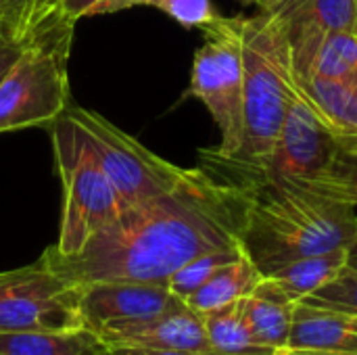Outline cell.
Instances as JSON below:
<instances>
[{"label": "cell", "instance_id": "24", "mask_svg": "<svg viewBox=\"0 0 357 355\" xmlns=\"http://www.w3.org/2000/svg\"><path fill=\"white\" fill-rule=\"evenodd\" d=\"M301 303L357 316V270L345 266L331 282H326L314 295L301 299Z\"/></svg>", "mask_w": 357, "mask_h": 355}, {"label": "cell", "instance_id": "11", "mask_svg": "<svg viewBox=\"0 0 357 355\" xmlns=\"http://www.w3.org/2000/svg\"><path fill=\"white\" fill-rule=\"evenodd\" d=\"M109 349L115 347H159V349H182V352H199L213 354L203 316L190 310L186 303L180 308L128 326H119L107 333L96 335Z\"/></svg>", "mask_w": 357, "mask_h": 355}, {"label": "cell", "instance_id": "17", "mask_svg": "<svg viewBox=\"0 0 357 355\" xmlns=\"http://www.w3.org/2000/svg\"><path fill=\"white\" fill-rule=\"evenodd\" d=\"M347 264V249H337L320 255H310L295 259L266 274L291 301H301L331 282Z\"/></svg>", "mask_w": 357, "mask_h": 355}, {"label": "cell", "instance_id": "20", "mask_svg": "<svg viewBox=\"0 0 357 355\" xmlns=\"http://www.w3.org/2000/svg\"><path fill=\"white\" fill-rule=\"evenodd\" d=\"M310 73L357 84V31H335L318 48Z\"/></svg>", "mask_w": 357, "mask_h": 355}, {"label": "cell", "instance_id": "14", "mask_svg": "<svg viewBox=\"0 0 357 355\" xmlns=\"http://www.w3.org/2000/svg\"><path fill=\"white\" fill-rule=\"evenodd\" d=\"M241 312L259 345L276 349L278 354L287 349L295 301H291L276 282L261 276L257 287L241 299Z\"/></svg>", "mask_w": 357, "mask_h": 355}, {"label": "cell", "instance_id": "2", "mask_svg": "<svg viewBox=\"0 0 357 355\" xmlns=\"http://www.w3.org/2000/svg\"><path fill=\"white\" fill-rule=\"evenodd\" d=\"M201 165L232 188L236 239L261 276L301 257L347 249L357 236L356 207L297 180L218 151H203Z\"/></svg>", "mask_w": 357, "mask_h": 355}, {"label": "cell", "instance_id": "10", "mask_svg": "<svg viewBox=\"0 0 357 355\" xmlns=\"http://www.w3.org/2000/svg\"><path fill=\"white\" fill-rule=\"evenodd\" d=\"M82 314L86 331L100 335L119 326L159 318L184 301L167 285L105 280L82 287Z\"/></svg>", "mask_w": 357, "mask_h": 355}, {"label": "cell", "instance_id": "12", "mask_svg": "<svg viewBox=\"0 0 357 355\" xmlns=\"http://www.w3.org/2000/svg\"><path fill=\"white\" fill-rule=\"evenodd\" d=\"M293 71L307 75L322 42L335 31H357L356 0H307L284 21Z\"/></svg>", "mask_w": 357, "mask_h": 355}, {"label": "cell", "instance_id": "1", "mask_svg": "<svg viewBox=\"0 0 357 355\" xmlns=\"http://www.w3.org/2000/svg\"><path fill=\"white\" fill-rule=\"evenodd\" d=\"M236 226L232 188L201 165L169 192L123 209L79 253L63 257L48 247L42 257L79 287L105 280L167 285L197 255L241 249Z\"/></svg>", "mask_w": 357, "mask_h": 355}, {"label": "cell", "instance_id": "29", "mask_svg": "<svg viewBox=\"0 0 357 355\" xmlns=\"http://www.w3.org/2000/svg\"><path fill=\"white\" fill-rule=\"evenodd\" d=\"M307 0H257L255 4L259 6L261 13H268L280 21H284L287 17H291L301 4H305Z\"/></svg>", "mask_w": 357, "mask_h": 355}, {"label": "cell", "instance_id": "21", "mask_svg": "<svg viewBox=\"0 0 357 355\" xmlns=\"http://www.w3.org/2000/svg\"><path fill=\"white\" fill-rule=\"evenodd\" d=\"M243 255V249H220L197 255L195 259L186 262L180 270H176L167 278V289L182 301H186L197 289H201L222 266L234 262Z\"/></svg>", "mask_w": 357, "mask_h": 355}, {"label": "cell", "instance_id": "22", "mask_svg": "<svg viewBox=\"0 0 357 355\" xmlns=\"http://www.w3.org/2000/svg\"><path fill=\"white\" fill-rule=\"evenodd\" d=\"M77 333L0 331V355H61Z\"/></svg>", "mask_w": 357, "mask_h": 355}, {"label": "cell", "instance_id": "18", "mask_svg": "<svg viewBox=\"0 0 357 355\" xmlns=\"http://www.w3.org/2000/svg\"><path fill=\"white\" fill-rule=\"evenodd\" d=\"M207 339L215 355H278L276 349L259 345L241 312V299L203 314Z\"/></svg>", "mask_w": 357, "mask_h": 355}, {"label": "cell", "instance_id": "8", "mask_svg": "<svg viewBox=\"0 0 357 355\" xmlns=\"http://www.w3.org/2000/svg\"><path fill=\"white\" fill-rule=\"evenodd\" d=\"M82 287L61 276L44 257L0 272V331L79 333L86 331L82 314Z\"/></svg>", "mask_w": 357, "mask_h": 355}, {"label": "cell", "instance_id": "32", "mask_svg": "<svg viewBox=\"0 0 357 355\" xmlns=\"http://www.w3.org/2000/svg\"><path fill=\"white\" fill-rule=\"evenodd\" d=\"M278 355H322V354H289V352H282V354Z\"/></svg>", "mask_w": 357, "mask_h": 355}, {"label": "cell", "instance_id": "26", "mask_svg": "<svg viewBox=\"0 0 357 355\" xmlns=\"http://www.w3.org/2000/svg\"><path fill=\"white\" fill-rule=\"evenodd\" d=\"M61 6L67 13V17L77 21L84 17L117 13L134 6H146V0H61Z\"/></svg>", "mask_w": 357, "mask_h": 355}, {"label": "cell", "instance_id": "4", "mask_svg": "<svg viewBox=\"0 0 357 355\" xmlns=\"http://www.w3.org/2000/svg\"><path fill=\"white\" fill-rule=\"evenodd\" d=\"M75 21L54 6L23 40L0 82V134L50 126L69 107V50Z\"/></svg>", "mask_w": 357, "mask_h": 355}, {"label": "cell", "instance_id": "3", "mask_svg": "<svg viewBox=\"0 0 357 355\" xmlns=\"http://www.w3.org/2000/svg\"><path fill=\"white\" fill-rule=\"evenodd\" d=\"M243 144L236 159L266 165L276 146L297 80L287 27L261 13L243 17Z\"/></svg>", "mask_w": 357, "mask_h": 355}, {"label": "cell", "instance_id": "33", "mask_svg": "<svg viewBox=\"0 0 357 355\" xmlns=\"http://www.w3.org/2000/svg\"><path fill=\"white\" fill-rule=\"evenodd\" d=\"M238 2H243V4H255L257 0H238Z\"/></svg>", "mask_w": 357, "mask_h": 355}, {"label": "cell", "instance_id": "27", "mask_svg": "<svg viewBox=\"0 0 357 355\" xmlns=\"http://www.w3.org/2000/svg\"><path fill=\"white\" fill-rule=\"evenodd\" d=\"M61 355H109V347L90 331H79Z\"/></svg>", "mask_w": 357, "mask_h": 355}, {"label": "cell", "instance_id": "23", "mask_svg": "<svg viewBox=\"0 0 357 355\" xmlns=\"http://www.w3.org/2000/svg\"><path fill=\"white\" fill-rule=\"evenodd\" d=\"M59 4L61 0H0V29L23 42L42 17Z\"/></svg>", "mask_w": 357, "mask_h": 355}, {"label": "cell", "instance_id": "30", "mask_svg": "<svg viewBox=\"0 0 357 355\" xmlns=\"http://www.w3.org/2000/svg\"><path fill=\"white\" fill-rule=\"evenodd\" d=\"M109 355H215V354H199V352H182V349H159V347H115V349H109Z\"/></svg>", "mask_w": 357, "mask_h": 355}, {"label": "cell", "instance_id": "13", "mask_svg": "<svg viewBox=\"0 0 357 355\" xmlns=\"http://www.w3.org/2000/svg\"><path fill=\"white\" fill-rule=\"evenodd\" d=\"M289 354L357 355V316L295 303Z\"/></svg>", "mask_w": 357, "mask_h": 355}, {"label": "cell", "instance_id": "6", "mask_svg": "<svg viewBox=\"0 0 357 355\" xmlns=\"http://www.w3.org/2000/svg\"><path fill=\"white\" fill-rule=\"evenodd\" d=\"M243 17H218L199 46L186 96L199 98L220 128V155L234 157L243 144Z\"/></svg>", "mask_w": 357, "mask_h": 355}, {"label": "cell", "instance_id": "16", "mask_svg": "<svg viewBox=\"0 0 357 355\" xmlns=\"http://www.w3.org/2000/svg\"><path fill=\"white\" fill-rule=\"evenodd\" d=\"M261 280L259 270L243 253L234 262L222 266L201 289H197L184 303L197 314H209L247 297Z\"/></svg>", "mask_w": 357, "mask_h": 355}, {"label": "cell", "instance_id": "25", "mask_svg": "<svg viewBox=\"0 0 357 355\" xmlns=\"http://www.w3.org/2000/svg\"><path fill=\"white\" fill-rule=\"evenodd\" d=\"M146 6L163 10L184 27H205L220 17L211 0H146Z\"/></svg>", "mask_w": 357, "mask_h": 355}, {"label": "cell", "instance_id": "9", "mask_svg": "<svg viewBox=\"0 0 357 355\" xmlns=\"http://www.w3.org/2000/svg\"><path fill=\"white\" fill-rule=\"evenodd\" d=\"M337 146L339 136L307 105L299 88H295L276 146L264 167L274 176L307 182L326 169Z\"/></svg>", "mask_w": 357, "mask_h": 355}, {"label": "cell", "instance_id": "19", "mask_svg": "<svg viewBox=\"0 0 357 355\" xmlns=\"http://www.w3.org/2000/svg\"><path fill=\"white\" fill-rule=\"evenodd\" d=\"M301 184L357 207V136L339 138V146L326 169L318 178Z\"/></svg>", "mask_w": 357, "mask_h": 355}, {"label": "cell", "instance_id": "15", "mask_svg": "<svg viewBox=\"0 0 357 355\" xmlns=\"http://www.w3.org/2000/svg\"><path fill=\"white\" fill-rule=\"evenodd\" d=\"M297 88L307 105L339 138L357 136L356 82H341L307 73L297 77Z\"/></svg>", "mask_w": 357, "mask_h": 355}, {"label": "cell", "instance_id": "7", "mask_svg": "<svg viewBox=\"0 0 357 355\" xmlns=\"http://www.w3.org/2000/svg\"><path fill=\"white\" fill-rule=\"evenodd\" d=\"M65 113L86 132L100 167L123 203V209L169 192L188 176V169L161 159L100 113L82 107H67Z\"/></svg>", "mask_w": 357, "mask_h": 355}, {"label": "cell", "instance_id": "34", "mask_svg": "<svg viewBox=\"0 0 357 355\" xmlns=\"http://www.w3.org/2000/svg\"><path fill=\"white\" fill-rule=\"evenodd\" d=\"M356 8H357V0H356Z\"/></svg>", "mask_w": 357, "mask_h": 355}, {"label": "cell", "instance_id": "31", "mask_svg": "<svg viewBox=\"0 0 357 355\" xmlns=\"http://www.w3.org/2000/svg\"><path fill=\"white\" fill-rule=\"evenodd\" d=\"M345 266L351 268V270H357V236L354 239V243L347 247V264Z\"/></svg>", "mask_w": 357, "mask_h": 355}, {"label": "cell", "instance_id": "5", "mask_svg": "<svg viewBox=\"0 0 357 355\" xmlns=\"http://www.w3.org/2000/svg\"><path fill=\"white\" fill-rule=\"evenodd\" d=\"M56 172L63 186V211L54 253L71 257L119 218L123 203L100 167L86 132L63 113L52 123Z\"/></svg>", "mask_w": 357, "mask_h": 355}, {"label": "cell", "instance_id": "28", "mask_svg": "<svg viewBox=\"0 0 357 355\" xmlns=\"http://www.w3.org/2000/svg\"><path fill=\"white\" fill-rule=\"evenodd\" d=\"M21 48H23V42L13 40L10 36H6L0 29V82L6 75V71L13 67V63L17 61V56L21 54Z\"/></svg>", "mask_w": 357, "mask_h": 355}]
</instances>
